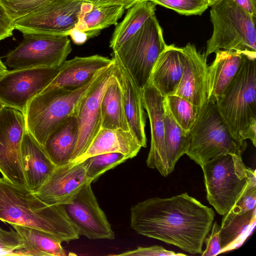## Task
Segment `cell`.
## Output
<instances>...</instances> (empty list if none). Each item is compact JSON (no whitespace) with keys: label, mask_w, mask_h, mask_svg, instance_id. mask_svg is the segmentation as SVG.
Here are the masks:
<instances>
[{"label":"cell","mask_w":256,"mask_h":256,"mask_svg":"<svg viewBox=\"0 0 256 256\" xmlns=\"http://www.w3.org/2000/svg\"><path fill=\"white\" fill-rule=\"evenodd\" d=\"M13 20L0 4V41L13 34Z\"/></svg>","instance_id":"38"},{"label":"cell","mask_w":256,"mask_h":256,"mask_svg":"<svg viewBox=\"0 0 256 256\" xmlns=\"http://www.w3.org/2000/svg\"><path fill=\"white\" fill-rule=\"evenodd\" d=\"M184 65L182 76L174 94L202 108L208 102V66L205 54L188 43L182 48Z\"/></svg>","instance_id":"17"},{"label":"cell","mask_w":256,"mask_h":256,"mask_svg":"<svg viewBox=\"0 0 256 256\" xmlns=\"http://www.w3.org/2000/svg\"><path fill=\"white\" fill-rule=\"evenodd\" d=\"M8 70L5 65L2 63L0 59V78Z\"/></svg>","instance_id":"42"},{"label":"cell","mask_w":256,"mask_h":256,"mask_svg":"<svg viewBox=\"0 0 256 256\" xmlns=\"http://www.w3.org/2000/svg\"><path fill=\"white\" fill-rule=\"evenodd\" d=\"M113 255L118 256H186V254L176 253L174 252L167 250L161 246H153L148 247H138L132 250Z\"/></svg>","instance_id":"36"},{"label":"cell","mask_w":256,"mask_h":256,"mask_svg":"<svg viewBox=\"0 0 256 256\" xmlns=\"http://www.w3.org/2000/svg\"><path fill=\"white\" fill-rule=\"evenodd\" d=\"M113 63L112 58L98 54L76 56L66 60L59 67L58 75L44 90L54 88H62L70 90L78 89Z\"/></svg>","instance_id":"20"},{"label":"cell","mask_w":256,"mask_h":256,"mask_svg":"<svg viewBox=\"0 0 256 256\" xmlns=\"http://www.w3.org/2000/svg\"><path fill=\"white\" fill-rule=\"evenodd\" d=\"M164 100L174 120L184 130L190 132L201 108L176 94L168 96Z\"/></svg>","instance_id":"31"},{"label":"cell","mask_w":256,"mask_h":256,"mask_svg":"<svg viewBox=\"0 0 256 256\" xmlns=\"http://www.w3.org/2000/svg\"><path fill=\"white\" fill-rule=\"evenodd\" d=\"M166 46L154 13L134 36L112 51V56L119 60L142 90L149 84L154 65Z\"/></svg>","instance_id":"8"},{"label":"cell","mask_w":256,"mask_h":256,"mask_svg":"<svg viewBox=\"0 0 256 256\" xmlns=\"http://www.w3.org/2000/svg\"><path fill=\"white\" fill-rule=\"evenodd\" d=\"M50 0H0V4L14 21L36 10Z\"/></svg>","instance_id":"35"},{"label":"cell","mask_w":256,"mask_h":256,"mask_svg":"<svg viewBox=\"0 0 256 256\" xmlns=\"http://www.w3.org/2000/svg\"><path fill=\"white\" fill-rule=\"evenodd\" d=\"M0 256H4V252L1 250H0Z\"/></svg>","instance_id":"45"},{"label":"cell","mask_w":256,"mask_h":256,"mask_svg":"<svg viewBox=\"0 0 256 256\" xmlns=\"http://www.w3.org/2000/svg\"><path fill=\"white\" fill-rule=\"evenodd\" d=\"M113 64L80 102L76 116L78 137L70 162H75L85 152L102 128L101 100L112 76Z\"/></svg>","instance_id":"15"},{"label":"cell","mask_w":256,"mask_h":256,"mask_svg":"<svg viewBox=\"0 0 256 256\" xmlns=\"http://www.w3.org/2000/svg\"><path fill=\"white\" fill-rule=\"evenodd\" d=\"M0 220L38 229L60 242L79 238L64 205H50L28 188L0 178Z\"/></svg>","instance_id":"2"},{"label":"cell","mask_w":256,"mask_h":256,"mask_svg":"<svg viewBox=\"0 0 256 256\" xmlns=\"http://www.w3.org/2000/svg\"><path fill=\"white\" fill-rule=\"evenodd\" d=\"M214 215L212 209L184 192L137 203L130 208V227L140 234L201 254Z\"/></svg>","instance_id":"1"},{"label":"cell","mask_w":256,"mask_h":256,"mask_svg":"<svg viewBox=\"0 0 256 256\" xmlns=\"http://www.w3.org/2000/svg\"><path fill=\"white\" fill-rule=\"evenodd\" d=\"M256 56L243 54L240 68L216 102L234 138L256 146Z\"/></svg>","instance_id":"3"},{"label":"cell","mask_w":256,"mask_h":256,"mask_svg":"<svg viewBox=\"0 0 256 256\" xmlns=\"http://www.w3.org/2000/svg\"><path fill=\"white\" fill-rule=\"evenodd\" d=\"M190 135L186 154L200 166L222 154L242 156L247 146L246 140L241 142L234 138L216 102L211 100L200 109Z\"/></svg>","instance_id":"6"},{"label":"cell","mask_w":256,"mask_h":256,"mask_svg":"<svg viewBox=\"0 0 256 256\" xmlns=\"http://www.w3.org/2000/svg\"><path fill=\"white\" fill-rule=\"evenodd\" d=\"M21 42L6 56L14 69L59 68L72 50L68 35L24 33Z\"/></svg>","instance_id":"9"},{"label":"cell","mask_w":256,"mask_h":256,"mask_svg":"<svg viewBox=\"0 0 256 256\" xmlns=\"http://www.w3.org/2000/svg\"><path fill=\"white\" fill-rule=\"evenodd\" d=\"M220 0H208L209 6H211L212 5L218 2Z\"/></svg>","instance_id":"43"},{"label":"cell","mask_w":256,"mask_h":256,"mask_svg":"<svg viewBox=\"0 0 256 256\" xmlns=\"http://www.w3.org/2000/svg\"><path fill=\"white\" fill-rule=\"evenodd\" d=\"M142 97L144 108L150 120L151 132L150 148L146 164L150 168L157 170L162 176H166L168 174L164 142V97L150 84L142 90Z\"/></svg>","instance_id":"18"},{"label":"cell","mask_w":256,"mask_h":256,"mask_svg":"<svg viewBox=\"0 0 256 256\" xmlns=\"http://www.w3.org/2000/svg\"><path fill=\"white\" fill-rule=\"evenodd\" d=\"M184 65L182 48L167 45L152 68L150 84L166 97L174 94L181 80Z\"/></svg>","instance_id":"22"},{"label":"cell","mask_w":256,"mask_h":256,"mask_svg":"<svg viewBox=\"0 0 256 256\" xmlns=\"http://www.w3.org/2000/svg\"><path fill=\"white\" fill-rule=\"evenodd\" d=\"M78 137L76 116L70 117L48 136L43 147L56 166L70 162Z\"/></svg>","instance_id":"25"},{"label":"cell","mask_w":256,"mask_h":256,"mask_svg":"<svg viewBox=\"0 0 256 256\" xmlns=\"http://www.w3.org/2000/svg\"><path fill=\"white\" fill-rule=\"evenodd\" d=\"M68 36H70L74 42L77 44H83L88 39L86 32L75 28H74L68 32Z\"/></svg>","instance_id":"40"},{"label":"cell","mask_w":256,"mask_h":256,"mask_svg":"<svg viewBox=\"0 0 256 256\" xmlns=\"http://www.w3.org/2000/svg\"><path fill=\"white\" fill-rule=\"evenodd\" d=\"M100 108L102 128L130 130L122 89L113 72L112 79L102 96Z\"/></svg>","instance_id":"27"},{"label":"cell","mask_w":256,"mask_h":256,"mask_svg":"<svg viewBox=\"0 0 256 256\" xmlns=\"http://www.w3.org/2000/svg\"><path fill=\"white\" fill-rule=\"evenodd\" d=\"M250 15L256 17V4L252 0H233Z\"/></svg>","instance_id":"41"},{"label":"cell","mask_w":256,"mask_h":256,"mask_svg":"<svg viewBox=\"0 0 256 256\" xmlns=\"http://www.w3.org/2000/svg\"><path fill=\"white\" fill-rule=\"evenodd\" d=\"M20 154L28 188L36 193L56 166L51 160L44 147L26 130L21 144Z\"/></svg>","instance_id":"21"},{"label":"cell","mask_w":256,"mask_h":256,"mask_svg":"<svg viewBox=\"0 0 256 256\" xmlns=\"http://www.w3.org/2000/svg\"><path fill=\"white\" fill-rule=\"evenodd\" d=\"M24 244L26 256H64L66 252L60 241L50 234L33 228L12 224Z\"/></svg>","instance_id":"30"},{"label":"cell","mask_w":256,"mask_h":256,"mask_svg":"<svg viewBox=\"0 0 256 256\" xmlns=\"http://www.w3.org/2000/svg\"><path fill=\"white\" fill-rule=\"evenodd\" d=\"M126 10L122 6H98L84 2L78 22L74 27L86 33L88 38L98 36L100 30L116 26Z\"/></svg>","instance_id":"26"},{"label":"cell","mask_w":256,"mask_h":256,"mask_svg":"<svg viewBox=\"0 0 256 256\" xmlns=\"http://www.w3.org/2000/svg\"><path fill=\"white\" fill-rule=\"evenodd\" d=\"M84 2L50 0L34 12L13 21L22 33L68 35L78 22Z\"/></svg>","instance_id":"10"},{"label":"cell","mask_w":256,"mask_h":256,"mask_svg":"<svg viewBox=\"0 0 256 256\" xmlns=\"http://www.w3.org/2000/svg\"><path fill=\"white\" fill-rule=\"evenodd\" d=\"M26 130L24 113L5 106L0 112V172L8 182L28 188L20 154Z\"/></svg>","instance_id":"11"},{"label":"cell","mask_w":256,"mask_h":256,"mask_svg":"<svg viewBox=\"0 0 256 256\" xmlns=\"http://www.w3.org/2000/svg\"><path fill=\"white\" fill-rule=\"evenodd\" d=\"M110 66L78 89L54 88L44 90L34 97L24 112L26 130L44 146L52 132L76 116L81 100Z\"/></svg>","instance_id":"4"},{"label":"cell","mask_w":256,"mask_h":256,"mask_svg":"<svg viewBox=\"0 0 256 256\" xmlns=\"http://www.w3.org/2000/svg\"><path fill=\"white\" fill-rule=\"evenodd\" d=\"M0 250L4 255L26 256L22 238L12 228L7 231L0 227Z\"/></svg>","instance_id":"34"},{"label":"cell","mask_w":256,"mask_h":256,"mask_svg":"<svg viewBox=\"0 0 256 256\" xmlns=\"http://www.w3.org/2000/svg\"><path fill=\"white\" fill-rule=\"evenodd\" d=\"M128 158L119 152H108L91 156L84 161L88 180L91 182L107 170L126 162Z\"/></svg>","instance_id":"32"},{"label":"cell","mask_w":256,"mask_h":256,"mask_svg":"<svg viewBox=\"0 0 256 256\" xmlns=\"http://www.w3.org/2000/svg\"><path fill=\"white\" fill-rule=\"evenodd\" d=\"M176 11L179 14L190 16L200 15L209 6L208 0H150Z\"/></svg>","instance_id":"33"},{"label":"cell","mask_w":256,"mask_h":256,"mask_svg":"<svg viewBox=\"0 0 256 256\" xmlns=\"http://www.w3.org/2000/svg\"><path fill=\"white\" fill-rule=\"evenodd\" d=\"M208 66V100L216 102L238 72L242 62V53L222 50L216 52Z\"/></svg>","instance_id":"24"},{"label":"cell","mask_w":256,"mask_h":256,"mask_svg":"<svg viewBox=\"0 0 256 256\" xmlns=\"http://www.w3.org/2000/svg\"><path fill=\"white\" fill-rule=\"evenodd\" d=\"M156 4L150 0L138 3L128 9L123 20L116 26L110 46L116 50L134 36L146 20L155 13Z\"/></svg>","instance_id":"29"},{"label":"cell","mask_w":256,"mask_h":256,"mask_svg":"<svg viewBox=\"0 0 256 256\" xmlns=\"http://www.w3.org/2000/svg\"><path fill=\"white\" fill-rule=\"evenodd\" d=\"M98 6L118 5L122 6L125 10L129 9L138 3L150 0H81Z\"/></svg>","instance_id":"39"},{"label":"cell","mask_w":256,"mask_h":256,"mask_svg":"<svg viewBox=\"0 0 256 256\" xmlns=\"http://www.w3.org/2000/svg\"><path fill=\"white\" fill-rule=\"evenodd\" d=\"M88 181L84 162H70L56 166L35 194L48 204L64 205Z\"/></svg>","instance_id":"16"},{"label":"cell","mask_w":256,"mask_h":256,"mask_svg":"<svg viewBox=\"0 0 256 256\" xmlns=\"http://www.w3.org/2000/svg\"><path fill=\"white\" fill-rule=\"evenodd\" d=\"M59 68L14 69L0 78V100L23 113L29 102L53 81Z\"/></svg>","instance_id":"12"},{"label":"cell","mask_w":256,"mask_h":256,"mask_svg":"<svg viewBox=\"0 0 256 256\" xmlns=\"http://www.w3.org/2000/svg\"><path fill=\"white\" fill-rule=\"evenodd\" d=\"M142 148L130 130L102 128L85 152L74 162H82L91 156L108 152L121 153L128 159L132 158Z\"/></svg>","instance_id":"23"},{"label":"cell","mask_w":256,"mask_h":256,"mask_svg":"<svg viewBox=\"0 0 256 256\" xmlns=\"http://www.w3.org/2000/svg\"><path fill=\"white\" fill-rule=\"evenodd\" d=\"M252 0L256 4V0Z\"/></svg>","instance_id":"46"},{"label":"cell","mask_w":256,"mask_h":256,"mask_svg":"<svg viewBox=\"0 0 256 256\" xmlns=\"http://www.w3.org/2000/svg\"><path fill=\"white\" fill-rule=\"evenodd\" d=\"M204 176L207 200L216 212L224 215L236 204L246 187L250 168L242 156L220 155L201 166Z\"/></svg>","instance_id":"7"},{"label":"cell","mask_w":256,"mask_h":256,"mask_svg":"<svg viewBox=\"0 0 256 256\" xmlns=\"http://www.w3.org/2000/svg\"><path fill=\"white\" fill-rule=\"evenodd\" d=\"M5 106L6 105L2 101L0 100V112Z\"/></svg>","instance_id":"44"},{"label":"cell","mask_w":256,"mask_h":256,"mask_svg":"<svg viewBox=\"0 0 256 256\" xmlns=\"http://www.w3.org/2000/svg\"><path fill=\"white\" fill-rule=\"evenodd\" d=\"M211 8L213 32L206 42V56L222 50L256 56V17L233 0H220Z\"/></svg>","instance_id":"5"},{"label":"cell","mask_w":256,"mask_h":256,"mask_svg":"<svg viewBox=\"0 0 256 256\" xmlns=\"http://www.w3.org/2000/svg\"><path fill=\"white\" fill-rule=\"evenodd\" d=\"M220 226L215 222L212 226L210 234L208 238H206V248L202 252V256H214L220 254V244L219 237V232Z\"/></svg>","instance_id":"37"},{"label":"cell","mask_w":256,"mask_h":256,"mask_svg":"<svg viewBox=\"0 0 256 256\" xmlns=\"http://www.w3.org/2000/svg\"><path fill=\"white\" fill-rule=\"evenodd\" d=\"M256 222V180L250 178L238 200L223 215L219 232L220 254L240 246L252 232Z\"/></svg>","instance_id":"13"},{"label":"cell","mask_w":256,"mask_h":256,"mask_svg":"<svg viewBox=\"0 0 256 256\" xmlns=\"http://www.w3.org/2000/svg\"><path fill=\"white\" fill-rule=\"evenodd\" d=\"M164 106L166 166L169 175L174 171L175 165L180 158L186 154L190 146V132L184 130L174 120L164 98Z\"/></svg>","instance_id":"28"},{"label":"cell","mask_w":256,"mask_h":256,"mask_svg":"<svg viewBox=\"0 0 256 256\" xmlns=\"http://www.w3.org/2000/svg\"><path fill=\"white\" fill-rule=\"evenodd\" d=\"M92 182L86 183L72 201L64 205L66 212L80 235L90 240H113L114 233L99 206Z\"/></svg>","instance_id":"14"},{"label":"cell","mask_w":256,"mask_h":256,"mask_svg":"<svg viewBox=\"0 0 256 256\" xmlns=\"http://www.w3.org/2000/svg\"><path fill=\"white\" fill-rule=\"evenodd\" d=\"M112 60L114 61L112 72L122 89L124 108L130 130L142 147L146 148V116L142 90L119 60L114 56H112Z\"/></svg>","instance_id":"19"}]
</instances>
